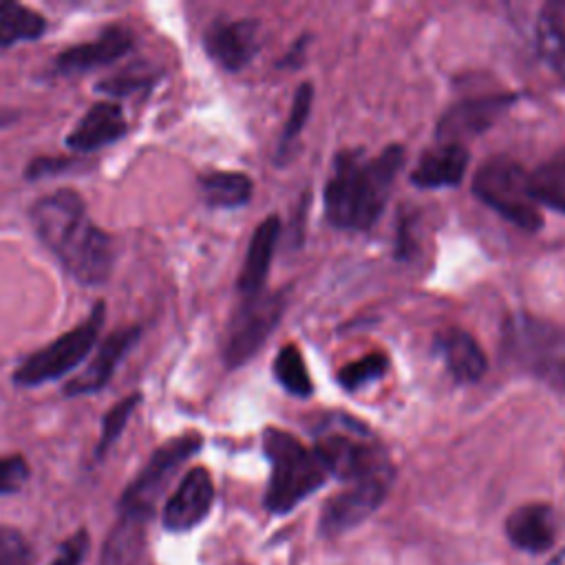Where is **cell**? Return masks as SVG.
<instances>
[{
	"label": "cell",
	"instance_id": "23",
	"mask_svg": "<svg viewBox=\"0 0 565 565\" xmlns=\"http://www.w3.org/2000/svg\"><path fill=\"white\" fill-rule=\"evenodd\" d=\"M530 192L539 205L565 214V148L530 174Z\"/></svg>",
	"mask_w": 565,
	"mask_h": 565
},
{
	"label": "cell",
	"instance_id": "27",
	"mask_svg": "<svg viewBox=\"0 0 565 565\" xmlns=\"http://www.w3.org/2000/svg\"><path fill=\"white\" fill-rule=\"evenodd\" d=\"M388 369V358L384 353H369L347 366L340 369V384L347 388V391H358L375 380H380Z\"/></svg>",
	"mask_w": 565,
	"mask_h": 565
},
{
	"label": "cell",
	"instance_id": "5",
	"mask_svg": "<svg viewBox=\"0 0 565 565\" xmlns=\"http://www.w3.org/2000/svg\"><path fill=\"white\" fill-rule=\"evenodd\" d=\"M344 422L347 419H342V424L335 428L324 430L313 448L327 472L349 483L375 477H393L388 457L384 455L382 446L371 439L369 430L358 422Z\"/></svg>",
	"mask_w": 565,
	"mask_h": 565
},
{
	"label": "cell",
	"instance_id": "26",
	"mask_svg": "<svg viewBox=\"0 0 565 565\" xmlns=\"http://www.w3.org/2000/svg\"><path fill=\"white\" fill-rule=\"evenodd\" d=\"M274 375L285 386V391H289L291 395L307 397L313 391L311 377H309L305 360H302V353L296 344H285L278 351L276 362H274Z\"/></svg>",
	"mask_w": 565,
	"mask_h": 565
},
{
	"label": "cell",
	"instance_id": "25",
	"mask_svg": "<svg viewBox=\"0 0 565 565\" xmlns=\"http://www.w3.org/2000/svg\"><path fill=\"white\" fill-rule=\"evenodd\" d=\"M46 29L42 13L18 4L0 2V46H11L22 40H38Z\"/></svg>",
	"mask_w": 565,
	"mask_h": 565
},
{
	"label": "cell",
	"instance_id": "24",
	"mask_svg": "<svg viewBox=\"0 0 565 565\" xmlns=\"http://www.w3.org/2000/svg\"><path fill=\"white\" fill-rule=\"evenodd\" d=\"M203 199L214 207H238L252 196L254 183L243 172H210L201 177Z\"/></svg>",
	"mask_w": 565,
	"mask_h": 565
},
{
	"label": "cell",
	"instance_id": "10",
	"mask_svg": "<svg viewBox=\"0 0 565 565\" xmlns=\"http://www.w3.org/2000/svg\"><path fill=\"white\" fill-rule=\"evenodd\" d=\"M391 479L393 477L364 479L338 492L320 514V532L324 536H338L362 523L382 503Z\"/></svg>",
	"mask_w": 565,
	"mask_h": 565
},
{
	"label": "cell",
	"instance_id": "28",
	"mask_svg": "<svg viewBox=\"0 0 565 565\" xmlns=\"http://www.w3.org/2000/svg\"><path fill=\"white\" fill-rule=\"evenodd\" d=\"M139 399H141V395H139V393H132V395H128L126 399L117 402V404L104 415V419H102V433H99V441H97V452H95L97 457H102V455L117 441V437L121 435V430H124L126 422L130 419V415H132L135 406L139 404Z\"/></svg>",
	"mask_w": 565,
	"mask_h": 565
},
{
	"label": "cell",
	"instance_id": "8",
	"mask_svg": "<svg viewBox=\"0 0 565 565\" xmlns=\"http://www.w3.org/2000/svg\"><path fill=\"white\" fill-rule=\"evenodd\" d=\"M282 311V300L278 296H249L230 322L223 358L227 366H238L247 362L260 344L267 340L269 331L276 327Z\"/></svg>",
	"mask_w": 565,
	"mask_h": 565
},
{
	"label": "cell",
	"instance_id": "1",
	"mask_svg": "<svg viewBox=\"0 0 565 565\" xmlns=\"http://www.w3.org/2000/svg\"><path fill=\"white\" fill-rule=\"evenodd\" d=\"M38 238L57 256L64 269L82 285H102L115 265V247L88 216L82 196L55 190L31 205Z\"/></svg>",
	"mask_w": 565,
	"mask_h": 565
},
{
	"label": "cell",
	"instance_id": "21",
	"mask_svg": "<svg viewBox=\"0 0 565 565\" xmlns=\"http://www.w3.org/2000/svg\"><path fill=\"white\" fill-rule=\"evenodd\" d=\"M437 353L441 355L450 375L459 382H475L486 373V355L477 340L461 331L448 329L437 338Z\"/></svg>",
	"mask_w": 565,
	"mask_h": 565
},
{
	"label": "cell",
	"instance_id": "12",
	"mask_svg": "<svg viewBox=\"0 0 565 565\" xmlns=\"http://www.w3.org/2000/svg\"><path fill=\"white\" fill-rule=\"evenodd\" d=\"M207 55L225 71H241L258 53V24L254 20L214 22L203 38Z\"/></svg>",
	"mask_w": 565,
	"mask_h": 565
},
{
	"label": "cell",
	"instance_id": "13",
	"mask_svg": "<svg viewBox=\"0 0 565 565\" xmlns=\"http://www.w3.org/2000/svg\"><path fill=\"white\" fill-rule=\"evenodd\" d=\"M130 49H132L130 31L124 26H108L106 31H102L97 40L64 49L55 60V68L57 73H64V75H79L97 66L113 64L115 60L124 57Z\"/></svg>",
	"mask_w": 565,
	"mask_h": 565
},
{
	"label": "cell",
	"instance_id": "7",
	"mask_svg": "<svg viewBox=\"0 0 565 565\" xmlns=\"http://www.w3.org/2000/svg\"><path fill=\"white\" fill-rule=\"evenodd\" d=\"M201 448V437L196 433L181 435L177 439H170L161 448L152 452L148 463L141 468V472L128 483V488L121 492L119 499V514L150 519L154 512V505L170 483L172 475Z\"/></svg>",
	"mask_w": 565,
	"mask_h": 565
},
{
	"label": "cell",
	"instance_id": "31",
	"mask_svg": "<svg viewBox=\"0 0 565 565\" xmlns=\"http://www.w3.org/2000/svg\"><path fill=\"white\" fill-rule=\"evenodd\" d=\"M29 479V463L20 455H0V497L22 490Z\"/></svg>",
	"mask_w": 565,
	"mask_h": 565
},
{
	"label": "cell",
	"instance_id": "11",
	"mask_svg": "<svg viewBox=\"0 0 565 565\" xmlns=\"http://www.w3.org/2000/svg\"><path fill=\"white\" fill-rule=\"evenodd\" d=\"M214 501V483L205 468H192L177 490L168 497L161 523L170 532H188L196 527L212 510Z\"/></svg>",
	"mask_w": 565,
	"mask_h": 565
},
{
	"label": "cell",
	"instance_id": "14",
	"mask_svg": "<svg viewBox=\"0 0 565 565\" xmlns=\"http://www.w3.org/2000/svg\"><path fill=\"white\" fill-rule=\"evenodd\" d=\"M139 340V327H124L108 335V340L99 347L95 358L88 362V366L77 373L64 388L66 395H86L99 391L110 377L117 364L124 360V355L132 349V344Z\"/></svg>",
	"mask_w": 565,
	"mask_h": 565
},
{
	"label": "cell",
	"instance_id": "30",
	"mask_svg": "<svg viewBox=\"0 0 565 565\" xmlns=\"http://www.w3.org/2000/svg\"><path fill=\"white\" fill-rule=\"evenodd\" d=\"M311 102H313V88L311 84H300V88L294 95V104H291V113L287 117L282 137H280V148H287L291 143V139L298 137V132L305 128V121L311 113Z\"/></svg>",
	"mask_w": 565,
	"mask_h": 565
},
{
	"label": "cell",
	"instance_id": "32",
	"mask_svg": "<svg viewBox=\"0 0 565 565\" xmlns=\"http://www.w3.org/2000/svg\"><path fill=\"white\" fill-rule=\"evenodd\" d=\"M88 532L79 527L75 534H71L57 550L55 558L49 565H82L86 552H88Z\"/></svg>",
	"mask_w": 565,
	"mask_h": 565
},
{
	"label": "cell",
	"instance_id": "3",
	"mask_svg": "<svg viewBox=\"0 0 565 565\" xmlns=\"http://www.w3.org/2000/svg\"><path fill=\"white\" fill-rule=\"evenodd\" d=\"M263 448L271 463L265 508L274 514L294 510L329 477L318 455L280 428H265Z\"/></svg>",
	"mask_w": 565,
	"mask_h": 565
},
{
	"label": "cell",
	"instance_id": "18",
	"mask_svg": "<svg viewBox=\"0 0 565 565\" xmlns=\"http://www.w3.org/2000/svg\"><path fill=\"white\" fill-rule=\"evenodd\" d=\"M146 523L139 516L119 514L104 541L99 565H152Z\"/></svg>",
	"mask_w": 565,
	"mask_h": 565
},
{
	"label": "cell",
	"instance_id": "16",
	"mask_svg": "<svg viewBox=\"0 0 565 565\" xmlns=\"http://www.w3.org/2000/svg\"><path fill=\"white\" fill-rule=\"evenodd\" d=\"M505 534L514 547L541 554L554 545L556 512L547 503H525L505 519Z\"/></svg>",
	"mask_w": 565,
	"mask_h": 565
},
{
	"label": "cell",
	"instance_id": "2",
	"mask_svg": "<svg viewBox=\"0 0 565 565\" xmlns=\"http://www.w3.org/2000/svg\"><path fill=\"white\" fill-rule=\"evenodd\" d=\"M402 163L404 148L395 143L371 159L360 150L342 152L324 185L329 223L342 230H369L382 214Z\"/></svg>",
	"mask_w": 565,
	"mask_h": 565
},
{
	"label": "cell",
	"instance_id": "17",
	"mask_svg": "<svg viewBox=\"0 0 565 565\" xmlns=\"http://www.w3.org/2000/svg\"><path fill=\"white\" fill-rule=\"evenodd\" d=\"M126 132V119L117 104L97 102L93 104L77 126L66 135V146L75 152H93L117 141Z\"/></svg>",
	"mask_w": 565,
	"mask_h": 565
},
{
	"label": "cell",
	"instance_id": "19",
	"mask_svg": "<svg viewBox=\"0 0 565 565\" xmlns=\"http://www.w3.org/2000/svg\"><path fill=\"white\" fill-rule=\"evenodd\" d=\"M466 166L468 150L461 143H439L419 157L411 181L417 188L457 185L466 174Z\"/></svg>",
	"mask_w": 565,
	"mask_h": 565
},
{
	"label": "cell",
	"instance_id": "6",
	"mask_svg": "<svg viewBox=\"0 0 565 565\" xmlns=\"http://www.w3.org/2000/svg\"><path fill=\"white\" fill-rule=\"evenodd\" d=\"M104 316H106V307L104 302H97L84 322L62 333L51 344L31 353L15 369L13 382L20 386H38V384L57 380L68 371H73L75 366H79L97 342L99 329L104 324Z\"/></svg>",
	"mask_w": 565,
	"mask_h": 565
},
{
	"label": "cell",
	"instance_id": "4",
	"mask_svg": "<svg viewBox=\"0 0 565 565\" xmlns=\"http://www.w3.org/2000/svg\"><path fill=\"white\" fill-rule=\"evenodd\" d=\"M472 190L488 207L525 232L543 225L539 203L530 192V174L508 157H492L479 166Z\"/></svg>",
	"mask_w": 565,
	"mask_h": 565
},
{
	"label": "cell",
	"instance_id": "29",
	"mask_svg": "<svg viewBox=\"0 0 565 565\" xmlns=\"http://www.w3.org/2000/svg\"><path fill=\"white\" fill-rule=\"evenodd\" d=\"M33 550L15 527L0 525V565H31Z\"/></svg>",
	"mask_w": 565,
	"mask_h": 565
},
{
	"label": "cell",
	"instance_id": "9",
	"mask_svg": "<svg viewBox=\"0 0 565 565\" xmlns=\"http://www.w3.org/2000/svg\"><path fill=\"white\" fill-rule=\"evenodd\" d=\"M512 340L516 358L525 366L552 386L565 388V335L558 329L534 320H519Z\"/></svg>",
	"mask_w": 565,
	"mask_h": 565
},
{
	"label": "cell",
	"instance_id": "15",
	"mask_svg": "<svg viewBox=\"0 0 565 565\" xmlns=\"http://www.w3.org/2000/svg\"><path fill=\"white\" fill-rule=\"evenodd\" d=\"M512 97L494 95V97H479L468 99L452 106L439 121L437 137L441 143H461V139L479 135L486 130L505 108Z\"/></svg>",
	"mask_w": 565,
	"mask_h": 565
},
{
	"label": "cell",
	"instance_id": "34",
	"mask_svg": "<svg viewBox=\"0 0 565 565\" xmlns=\"http://www.w3.org/2000/svg\"><path fill=\"white\" fill-rule=\"evenodd\" d=\"M547 565H565V547L558 550L556 556H552V558L547 561Z\"/></svg>",
	"mask_w": 565,
	"mask_h": 565
},
{
	"label": "cell",
	"instance_id": "22",
	"mask_svg": "<svg viewBox=\"0 0 565 565\" xmlns=\"http://www.w3.org/2000/svg\"><path fill=\"white\" fill-rule=\"evenodd\" d=\"M536 46L541 57L565 75V4H547L536 22Z\"/></svg>",
	"mask_w": 565,
	"mask_h": 565
},
{
	"label": "cell",
	"instance_id": "20",
	"mask_svg": "<svg viewBox=\"0 0 565 565\" xmlns=\"http://www.w3.org/2000/svg\"><path fill=\"white\" fill-rule=\"evenodd\" d=\"M280 232V221L278 216H267L252 234L245 263L238 276V289L249 298L260 294V287L269 274L276 238Z\"/></svg>",
	"mask_w": 565,
	"mask_h": 565
},
{
	"label": "cell",
	"instance_id": "33",
	"mask_svg": "<svg viewBox=\"0 0 565 565\" xmlns=\"http://www.w3.org/2000/svg\"><path fill=\"white\" fill-rule=\"evenodd\" d=\"M141 86H146L143 75L126 73V75H115V77H108V79L99 82V84H97V90L108 93V95H128V93H132V90H139Z\"/></svg>",
	"mask_w": 565,
	"mask_h": 565
}]
</instances>
